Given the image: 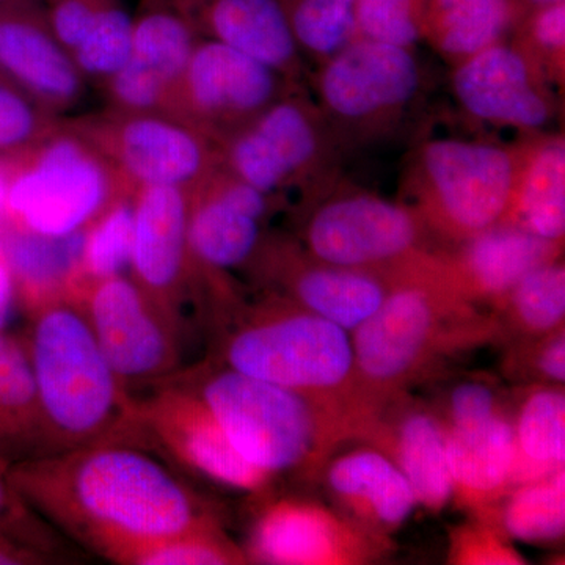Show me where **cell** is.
<instances>
[{
	"instance_id": "cell-1",
	"label": "cell",
	"mask_w": 565,
	"mask_h": 565,
	"mask_svg": "<svg viewBox=\"0 0 565 565\" xmlns=\"http://www.w3.org/2000/svg\"><path fill=\"white\" fill-rule=\"evenodd\" d=\"M10 484L40 519L114 564L148 546L221 530L214 509L145 446L99 444L9 465Z\"/></svg>"
},
{
	"instance_id": "cell-2",
	"label": "cell",
	"mask_w": 565,
	"mask_h": 565,
	"mask_svg": "<svg viewBox=\"0 0 565 565\" xmlns=\"http://www.w3.org/2000/svg\"><path fill=\"white\" fill-rule=\"evenodd\" d=\"M31 313L25 344L50 455L99 444L148 446L137 399L104 356L74 291Z\"/></svg>"
},
{
	"instance_id": "cell-3",
	"label": "cell",
	"mask_w": 565,
	"mask_h": 565,
	"mask_svg": "<svg viewBox=\"0 0 565 565\" xmlns=\"http://www.w3.org/2000/svg\"><path fill=\"white\" fill-rule=\"evenodd\" d=\"M221 364L302 394L349 437L364 438L375 423L356 373L351 333L281 297L270 296L228 329Z\"/></svg>"
},
{
	"instance_id": "cell-4",
	"label": "cell",
	"mask_w": 565,
	"mask_h": 565,
	"mask_svg": "<svg viewBox=\"0 0 565 565\" xmlns=\"http://www.w3.org/2000/svg\"><path fill=\"white\" fill-rule=\"evenodd\" d=\"M435 255L394 275L379 310L351 333L360 385L375 419L441 353L500 332L498 322L445 285Z\"/></svg>"
},
{
	"instance_id": "cell-5",
	"label": "cell",
	"mask_w": 565,
	"mask_h": 565,
	"mask_svg": "<svg viewBox=\"0 0 565 565\" xmlns=\"http://www.w3.org/2000/svg\"><path fill=\"white\" fill-rule=\"evenodd\" d=\"M206 404L223 433L247 462L264 473L316 478L348 430L302 394L203 364L174 374Z\"/></svg>"
},
{
	"instance_id": "cell-6",
	"label": "cell",
	"mask_w": 565,
	"mask_h": 565,
	"mask_svg": "<svg viewBox=\"0 0 565 565\" xmlns=\"http://www.w3.org/2000/svg\"><path fill=\"white\" fill-rule=\"evenodd\" d=\"M311 96L345 154L404 128L426 92L416 47L355 39L308 74Z\"/></svg>"
},
{
	"instance_id": "cell-7",
	"label": "cell",
	"mask_w": 565,
	"mask_h": 565,
	"mask_svg": "<svg viewBox=\"0 0 565 565\" xmlns=\"http://www.w3.org/2000/svg\"><path fill=\"white\" fill-rule=\"evenodd\" d=\"M515 143L424 140L408 156L403 192L433 236L451 245L503 222L516 174Z\"/></svg>"
},
{
	"instance_id": "cell-8",
	"label": "cell",
	"mask_w": 565,
	"mask_h": 565,
	"mask_svg": "<svg viewBox=\"0 0 565 565\" xmlns=\"http://www.w3.org/2000/svg\"><path fill=\"white\" fill-rule=\"evenodd\" d=\"M13 159L6 221L43 236L85 232L132 189L68 121Z\"/></svg>"
},
{
	"instance_id": "cell-9",
	"label": "cell",
	"mask_w": 565,
	"mask_h": 565,
	"mask_svg": "<svg viewBox=\"0 0 565 565\" xmlns=\"http://www.w3.org/2000/svg\"><path fill=\"white\" fill-rule=\"evenodd\" d=\"M434 239L414 207L343 177L300 202L297 243L334 266L394 277L438 250Z\"/></svg>"
},
{
	"instance_id": "cell-10",
	"label": "cell",
	"mask_w": 565,
	"mask_h": 565,
	"mask_svg": "<svg viewBox=\"0 0 565 565\" xmlns=\"http://www.w3.org/2000/svg\"><path fill=\"white\" fill-rule=\"evenodd\" d=\"M221 166L259 191L300 202L343 177L345 151L305 85L218 143Z\"/></svg>"
},
{
	"instance_id": "cell-11",
	"label": "cell",
	"mask_w": 565,
	"mask_h": 565,
	"mask_svg": "<svg viewBox=\"0 0 565 565\" xmlns=\"http://www.w3.org/2000/svg\"><path fill=\"white\" fill-rule=\"evenodd\" d=\"M68 122L136 191L178 188L192 192L221 166L217 141L172 114L107 109Z\"/></svg>"
},
{
	"instance_id": "cell-12",
	"label": "cell",
	"mask_w": 565,
	"mask_h": 565,
	"mask_svg": "<svg viewBox=\"0 0 565 565\" xmlns=\"http://www.w3.org/2000/svg\"><path fill=\"white\" fill-rule=\"evenodd\" d=\"M99 348L122 385L161 384L178 373V326L126 275L74 288Z\"/></svg>"
},
{
	"instance_id": "cell-13",
	"label": "cell",
	"mask_w": 565,
	"mask_h": 565,
	"mask_svg": "<svg viewBox=\"0 0 565 565\" xmlns=\"http://www.w3.org/2000/svg\"><path fill=\"white\" fill-rule=\"evenodd\" d=\"M302 84L218 41L196 44L174 95V117L221 143Z\"/></svg>"
},
{
	"instance_id": "cell-14",
	"label": "cell",
	"mask_w": 565,
	"mask_h": 565,
	"mask_svg": "<svg viewBox=\"0 0 565 565\" xmlns=\"http://www.w3.org/2000/svg\"><path fill=\"white\" fill-rule=\"evenodd\" d=\"M247 269L273 296L321 316L349 333L379 310L393 285L388 275L323 263L297 241L270 234Z\"/></svg>"
},
{
	"instance_id": "cell-15",
	"label": "cell",
	"mask_w": 565,
	"mask_h": 565,
	"mask_svg": "<svg viewBox=\"0 0 565 565\" xmlns=\"http://www.w3.org/2000/svg\"><path fill=\"white\" fill-rule=\"evenodd\" d=\"M137 405L147 444L159 446L181 467L230 489H269L273 478L236 451L206 404L174 375Z\"/></svg>"
},
{
	"instance_id": "cell-16",
	"label": "cell",
	"mask_w": 565,
	"mask_h": 565,
	"mask_svg": "<svg viewBox=\"0 0 565 565\" xmlns=\"http://www.w3.org/2000/svg\"><path fill=\"white\" fill-rule=\"evenodd\" d=\"M388 548L390 539L370 533L341 512L285 498L259 512L250 557L277 565H352L373 563Z\"/></svg>"
},
{
	"instance_id": "cell-17",
	"label": "cell",
	"mask_w": 565,
	"mask_h": 565,
	"mask_svg": "<svg viewBox=\"0 0 565 565\" xmlns=\"http://www.w3.org/2000/svg\"><path fill=\"white\" fill-rule=\"evenodd\" d=\"M451 88L468 117L497 128L545 131L557 115L555 87L509 40L452 66Z\"/></svg>"
},
{
	"instance_id": "cell-18",
	"label": "cell",
	"mask_w": 565,
	"mask_h": 565,
	"mask_svg": "<svg viewBox=\"0 0 565 565\" xmlns=\"http://www.w3.org/2000/svg\"><path fill=\"white\" fill-rule=\"evenodd\" d=\"M191 192L140 188L134 206L132 278L178 326L184 294L196 273L188 243Z\"/></svg>"
},
{
	"instance_id": "cell-19",
	"label": "cell",
	"mask_w": 565,
	"mask_h": 565,
	"mask_svg": "<svg viewBox=\"0 0 565 565\" xmlns=\"http://www.w3.org/2000/svg\"><path fill=\"white\" fill-rule=\"evenodd\" d=\"M0 73L61 117L81 102L87 81L52 31L46 6H0Z\"/></svg>"
},
{
	"instance_id": "cell-20",
	"label": "cell",
	"mask_w": 565,
	"mask_h": 565,
	"mask_svg": "<svg viewBox=\"0 0 565 565\" xmlns=\"http://www.w3.org/2000/svg\"><path fill=\"white\" fill-rule=\"evenodd\" d=\"M564 244L498 223L463 243L438 248L437 269L445 285L465 302L490 303L501 300L527 274L563 255Z\"/></svg>"
},
{
	"instance_id": "cell-21",
	"label": "cell",
	"mask_w": 565,
	"mask_h": 565,
	"mask_svg": "<svg viewBox=\"0 0 565 565\" xmlns=\"http://www.w3.org/2000/svg\"><path fill=\"white\" fill-rule=\"evenodd\" d=\"M202 39L218 41L294 84L308 81V63L281 0H174Z\"/></svg>"
},
{
	"instance_id": "cell-22",
	"label": "cell",
	"mask_w": 565,
	"mask_h": 565,
	"mask_svg": "<svg viewBox=\"0 0 565 565\" xmlns=\"http://www.w3.org/2000/svg\"><path fill=\"white\" fill-rule=\"evenodd\" d=\"M319 475L341 514L379 537L399 530L418 505L403 471L379 448L352 449L327 460Z\"/></svg>"
},
{
	"instance_id": "cell-23",
	"label": "cell",
	"mask_w": 565,
	"mask_h": 565,
	"mask_svg": "<svg viewBox=\"0 0 565 565\" xmlns=\"http://www.w3.org/2000/svg\"><path fill=\"white\" fill-rule=\"evenodd\" d=\"M399 467L414 489L416 503L427 511H444L452 500L446 433L433 411L404 405L386 419L379 415L366 437Z\"/></svg>"
},
{
	"instance_id": "cell-24",
	"label": "cell",
	"mask_w": 565,
	"mask_h": 565,
	"mask_svg": "<svg viewBox=\"0 0 565 565\" xmlns=\"http://www.w3.org/2000/svg\"><path fill=\"white\" fill-rule=\"evenodd\" d=\"M511 203L503 222L564 244L565 139L563 132L523 134Z\"/></svg>"
},
{
	"instance_id": "cell-25",
	"label": "cell",
	"mask_w": 565,
	"mask_h": 565,
	"mask_svg": "<svg viewBox=\"0 0 565 565\" xmlns=\"http://www.w3.org/2000/svg\"><path fill=\"white\" fill-rule=\"evenodd\" d=\"M452 498L476 515L489 511L512 489L514 422L508 414L470 429H445Z\"/></svg>"
},
{
	"instance_id": "cell-26",
	"label": "cell",
	"mask_w": 565,
	"mask_h": 565,
	"mask_svg": "<svg viewBox=\"0 0 565 565\" xmlns=\"http://www.w3.org/2000/svg\"><path fill=\"white\" fill-rule=\"evenodd\" d=\"M264 225L203 185L193 189L188 243L196 273L215 282L225 270L248 267L266 239Z\"/></svg>"
},
{
	"instance_id": "cell-27",
	"label": "cell",
	"mask_w": 565,
	"mask_h": 565,
	"mask_svg": "<svg viewBox=\"0 0 565 565\" xmlns=\"http://www.w3.org/2000/svg\"><path fill=\"white\" fill-rule=\"evenodd\" d=\"M84 243L85 232L54 237L7 221L0 226V258L9 266L17 291L29 308L76 288Z\"/></svg>"
},
{
	"instance_id": "cell-28",
	"label": "cell",
	"mask_w": 565,
	"mask_h": 565,
	"mask_svg": "<svg viewBox=\"0 0 565 565\" xmlns=\"http://www.w3.org/2000/svg\"><path fill=\"white\" fill-rule=\"evenodd\" d=\"M523 14L519 0H426L423 41L455 66L509 40Z\"/></svg>"
},
{
	"instance_id": "cell-29",
	"label": "cell",
	"mask_w": 565,
	"mask_h": 565,
	"mask_svg": "<svg viewBox=\"0 0 565 565\" xmlns=\"http://www.w3.org/2000/svg\"><path fill=\"white\" fill-rule=\"evenodd\" d=\"M50 455L46 426L25 340L0 330V459Z\"/></svg>"
},
{
	"instance_id": "cell-30",
	"label": "cell",
	"mask_w": 565,
	"mask_h": 565,
	"mask_svg": "<svg viewBox=\"0 0 565 565\" xmlns=\"http://www.w3.org/2000/svg\"><path fill=\"white\" fill-rule=\"evenodd\" d=\"M512 489L555 473L565 463V394L559 385L537 386L523 397L514 422ZM511 489V490H512Z\"/></svg>"
},
{
	"instance_id": "cell-31",
	"label": "cell",
	"mask_w": 565,
	"mask_h": 565,
	"mask_svg": "<svg viewBox=\"0 0 565 565\" xmlns=\"http://www.w3.org/2000/svg\"><path fill=\"white\" fill-rule=\"evenodd\" d=\"M200 40L195 24L174 0H145L132 18L131 57L158 73L174 90Z\"/></svg>"
},
{
	"instance_id": "cell-32",
	"label": "cell",
	"mask_w": 565,
	"mask_h": 565,
	"mask_svg": "<svg viewBox=\"0 0 565 565\" xmlns=\"http://www.w3.org/2000/svg\"><path fill=\"white\" fill-rule=\"evenodd\" d=\"M503 504L493 505L476 519L497 527L504 537L545 544L565 531V468L509 490Z\"/></svg>"
},
{
	"instance_id": "cell-33",
	"label": "cell",
	"mask_w": 565,
	"mask_h": 565,
	"mask_svg": "<svg viewBox=\"0 0 565 565\" xmlns=\"http://www.w3.org/2000/svg\"><path fill=\"white\" fill-rule=\"evenodd\" d=\"M494 308L503 315L505 330L519 340H539L564 329V263L556 259L537 267Z\"/></svg>"
},
{
	"instance_id": "cell-34",
	"label": "cell",
	"mask_w": 565,
	"mask_h": 565,
	"mask_svg": "<svg viewBox=\"0 0 565 565\" xmlns=\"http://www.w3.org/2000/svg\"><path fill=\"white\" fill-rule=\"evenodd\" d=\"M308 65H319L353 40L356 0H281Z\"/></svg>"
},
{
	"instance_id": "cell-35",
	"label": "cell",
	"mask_w": 565,
	"mask_h": 565,
	"mask_svg": "<svg viewBox=\"0 0 565 565\" xmlns=\"http://www.w3.org/2000/svg\"><path fill=\"white\" fill-rule=\"evenodd\" d=\"M136 191L125 193L85 230L81 281L125 275L131 267Z\"/></svg>"
},
{
	"instance_id": "cell-36",
	"label": "cell",
	"mask_w": 565,
	"mask_h": 565,
	"mask_svg": "<svg viewBox=\"0 0 565 565\" xmlns=\"http://www.w3.org/2000/svg\"><path fill=\"white\" fill-rule=\"evenodd\" d=\"M70 52L87 84L93 82L104 87L132 54V17L121 0H111L106 9L99 11L79 43Z\"/></svg>"
},
{
	"instance_id": "cell-37",
	"label": "cell",
	"mask_w": 565,
	"mask_h": 565,
	"mask_svg": "<svg viewBox=\"0 0 565 565\" xmlns=\"http://www.w3.org/2000/svg\"><path fill=\"white\" fill-rule=\"evenodd\" d=\"M509 43L555 88L565 82V2L527 10Z\"/></svg>"
},
{
	"instance_id": "cell-38",
	"label": "cell",
	"mask_w": 565,
	"mask_h": 565,
	"mask_svg": "<svg viewBox=\"0 0 565 565\" xmlns=\"http://www.w3.org/2000/svg\"><path fill=\"white\" fill-rule=\"evenodd\" d=\"M61 118L0 73V156L17 158L46 139Z\"/></svg>"
},
{
	"instance_id": "cell-39",
	"label": "cell",
	"mask_w": 565,
	"mask_h": 565,
	"mask_svg": "<svg viewBox=\"0 0 565 565\" xmlns=\"http://www.w3.org/2000/svg\"><path fill=\"white\" fill-rule=\"evenodd\" d=\"M426 0H356L353 40L416 47L423 41Z\"/></svg>"
},
{
	"instance_id": "cell-40",
	"label": "cell",
	"mask_w": 565,
	"mask_h": 565,
	"mask_svg": "<svg viewBox=\"0 0 565 565\" xmlns=\"http://www.w3.org/2000/svg\"><path fill=\"white\" fill-rule=\"evenodd\" d=\"M248 563L222 530L178 535L148 546L131 565H230Z\"/></svg>"
},
{
	"instance_id": "cell-41",
	"label": "cell",
	"mask_w": 565,
	"mask_h": 565,
	"mask_svg": "<svg viewBox=\"0 0 565 565\" xmlns=\"http://www.w3.org/2000/svg\"><path fill=\"white\" fill-rule=\"evenodd\" d=\"M103 88L111 110L129 111V114H172L173 111L174 93H177L173 85L132 57L104 84Z\"/></svg>"
},
{
	"instance_id": "cell-42",
	"label": "cell",
	"mask_w": 565,
	"mask_h": 565,
	"mask_svg": "<svg viewBox=\"0 0 565 565\" xmlns=\"http://www.w3.org/2000/svg\"><path fill=\"white\" fill-rule=\"evenodd\" d=\"M7 470L9 463L0 459V537L54 557L55 542L51 526L22 501L10 484Z\"/></svg>"
},
{
	"instance_id": "cell-43",
	"label": "cell",
	"mask_w": 565,
	"mask_h": 565,
	"mask_svg": "<svg viewBox=\"0 0 565 565\" xmlns=\"http://www.w3.org/2000/svg\"><path fill=\"white\" fill-rule=\"evenodd\" d=\"M449 561L462 565L523 564L522 555L508 544L497 527L476 519L468 525L457 526L451 533Z\"/></svg>"
},
{
	"instance_id": "cell-44",
	"label": "cell",
	"mask_w": 565,
	"mask_h": 565,
	"mask_svg": "<svg viewBox=\"0 0 565 565\" xmlns=\"http://www.w3.org/2000/svg\"><path fill=\"white\" fill-rule=\"evenodd\" d=\"M500 396L482 381L460 382L448 394L445 415L438 416L445 429H470L503 414Z\"/></svg>"
},
{
	"instance_id": "cell-45",
	"label": "cell",
	"mask_w": 565,
	"mask_h": 565,
	"mask_svg": "<svg viewBox=\"0 0 565 565\" xmlns=\"http://www.w3.org/2000/svg\"><path fill=\"white\" fill-rule=\"evenodd\" d=\"M111 0H51L46 6L52 31L58 41L71 51L90 28L99 11Z\"/></svg>"
},
{
	"instance_id": "cell-46",
	"label": "cell",
	"mask_w": 565,
	"mask_h": 565,
	"mask_svg": "<svg viewBox=\"0 0 565 565\" xmlns=\"http://www.w3.org/2000/svg\"><path fill=\"white\" fill-rule=\"evenodd\" d=\"M534 374L548 385H563L565 382V334L564 329L544 338L533 340Z\"/></svg>"
},
{
	"instance_id": "cell-47",
	"label": "cell",
	"mask_w": 565,
	"mask_h": 565,
	"mask_svg": "<svg viewBox=\"0 0 565 565\" xmlns=\"http://www.w3.org/2000/svg\"><path fill=\"white\" fill-rule=\"evenodd\" d=\"M54 557L0 537V565L50 564Z\"/></svg>"
},
{
	"instance_id": "cell-48",
	"label": "cell",
	"mask_w": 565,
	"mask_h": 565,
	"mask_svg": "<svg viewBox=\"0 0 565 565\" xmlns=\"http://www.w3.org/2000/svg\"><path fill=\"white\" fill-rule=\"evenodd\" d=\"M17 285L9 266L0 258V330H6L13 318L14 302H17Z\"/></svg>"
},
{
	"instance_id": "cell-49",
	"label": "cell",
	"mask_w": 565,
	"mask_h": 565,
	"mask_svg": "<svg viewBox=\"0 0 565 565\" xmlns=\"http://www.w3.org/2000/svg\"><path fill=\"white\" fill-rule=\"evenodd\" d=\"M11 169H13V159L0 156V226L6 222L7 195H9Z\"/></svg>"
},
{
	"instance_id": "cell-50",
	"label": "cell",
	"mask_w": 565,
	"mask_h": 565,
	"mask_svg": "<svg viewBox=\"0 0 565 565\" xmlns=\"http://www.w3.org/2000/svg\"><path fill=\"white\" fill-rule=\"evenodd\" d=\"M520 6L527 10L539 9V7L553 6V3L565 2V0H519Z\"/></svg>"
},
{
	"instance_id": "cell-51",
	"label": "cell",
	"mask_w": 565,
	"mask_h": 565,
	"mask_svg": "<svg viewBox=\"0 0 565 565\" xmlns=\"http://www.w3.org/2000/svg\"><path fill=\"white\" fill-rule=\"evenodd\" d=\"M14 2H35V3H43V6H47V3L51 2V0H0V6H2V3H14Z\"/></svg>"
}]
</instances>
